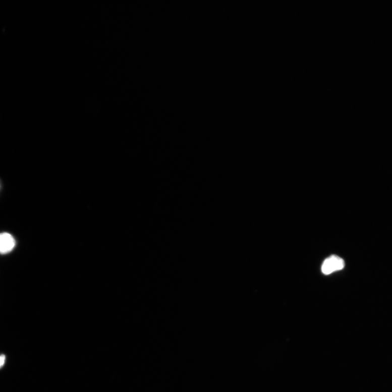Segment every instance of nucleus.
I'll use <instances>...</instances> for the list:
<instances>
[{
  "instance_id": "f257e3e1",
  "label": "nucleus",
  "mask_w": 392,
  "mask_h": 392,
  "mask_svg": "<svg viewBox=\"0 0 392 392\" xmlns=\"http://www.w3.org/2000/svg\"><path fill=\"white\" fill-rule=\"evenodd\" d=\"M345 266V261L342 258L332 256L325 260L321 266V271L325 274H329L342 270Z\"/></svg>"
},
{
  "instance_id": "f03ea898",
  "label": "nucleus",
  "mask_w": 392,
  "mask_h": 392,
  "mask_svg": "<svg viewBox=\"0 0 392 392\" xmlns=\"http://www.w3.org/2000/svg\"><path fill=\"white\" fill-rule=\"evenodd\" d=\"M16 244V240L10 233H0V254L11 252L15 248Z\"/></svg>"
},
{
  "instance_id": "7ed1b4c3",
  "label": "nucleus",
  "mask_w": 392,
  "mask_h": 392,
  "mask_svg": "<svg viewBox=\"0 0 392 392\" xmlns=\"http://www.w3.org/2000/svg\"><path fill=\"white\" fill-rule=\"evenodd\" d=\"M6 357L5 355H0V368H2L5 363Z\"/></svg>"
}]
</instances>
